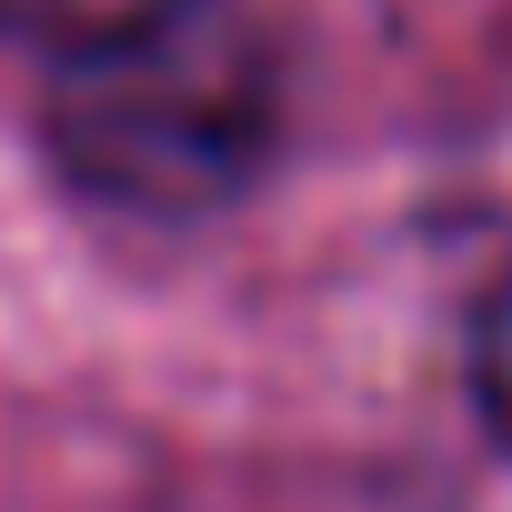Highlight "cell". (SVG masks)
I'll use <instances>...</instances> for the list:
<instances>
[{"label":"cell","mask_w":512,"mask_h":512,"mask_svg":"<svg viewBox=\"0 0 512 512\" xmlns=\"http://www.w3.org/2000/svg\"><path fill=\"white\" fill-rule=\"evenodd\" d=\"M282 141V61L241 0H171V11L61 61L51 161L81 201L131 221H201Z\"/></svg>","instance_id":"cell-1"},{"label":"cell","mask_w":512,"mask_h":512,"mask_svg":"<svg viewBox=\"0 0 512 512\" xmlns=\"http://www.w3.org/2000/svg\"><path fill=\"white\" fill-rule=\"evenodd\" d=\"M151 11H171V0H0V31L51 51V61H71V51H91V41L151 21Z\"/></svg>","instance_id":"cell-2"},{"label":"cell","mask_w":512,"mask_h":512,"mask_svg":"<svg viewBox=\"0 0 512 512\" xmlns=\"http://www.w3.org/2000/svg\"><path fill=\"white\" fill-rule=\"evenodd\" d=\"M472 402H482V422L512 442V282H492L482 312H472Z\"/></svg>","instance_id":"cell-3"}]
</instances>
